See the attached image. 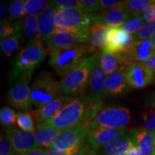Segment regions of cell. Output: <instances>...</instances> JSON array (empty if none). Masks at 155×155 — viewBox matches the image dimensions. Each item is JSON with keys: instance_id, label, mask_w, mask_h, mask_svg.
<instances>
[{"instance_id": "cell-16", "label": "cell", "mask_w": 155, "mask_h": 155, "mask_svg": "<svg viewBox=\"0 0 155 155\" xmlns=\"http://www.w3.org/2000/svg\"><path fill=\"white\" fill-rule=\"evenodd\" d=\"M75 97L62 96L53 101L41 108H36L32 112L33 118L38 124H42L53 119L58 115L63 108L72 101Z\"/></svg>"}, {"instance_id": "cell-25", "label": "cell", "mask_w": 155, "mask_h": 155, "mask_svg": "<svg viewBox=\"0 0 155 155\" xmlns=\"http://www.w3.org/2000/svg\"><path fill=\"white\" fill-rule=\"evenodd\" d=\"M61 133V131L50 127L46 124H42L38 125L34 134L39 144L48 148L53 146Z\"/></svg>"}, {"instance_id": "cell-10", "label": "cell", "mask_w": 155, "mask_h": 155, "mask_svg": "<svg viewBox=\"0 0 155 155\" xmlns=\"http://www.w3.org/2000/svg\"><path fill=\"white\" fill-rule=\"evenodd\" d=\"M32 75V74L28 75L17 79L9 89L7 96L9 103L15 108L21 111H28L32 106L30 86Z\"/></svg>"}, {"instance_id": "cell-43", "label": "cell", "mask_w": 155, "mask_h": 155, "mask_svg": "<svg viewBox=\"0 0 155 155\" xmlns=\"http://www.w3.org/2000/svg\"><path fill=\"white\" fill-rule=\"evenodd\" d=\"M46 155H67L65 152L58 150L57 148L54 147H50L45 148Z\"/></svg>"}, {"instance_id": "cell-14", "label": "cell", "mask_w": 155, "mask_h": 155, "mask_svg": "<svg viewBox=\"0 0 155 155\" xmlns=\"http://www.w3.org/2000/svg\"><path fill=\"white\" fill-rule=\"evenodd\" d=\"M134 41L132 35L127 33L121 28H110L107 43L101 51L108 53L128 52L132 47Z\"/></svg>"}, {"instance_id": "cell-1", "label": "cell", "mask_w": 155, "mask_h": 155, "mask_svg": "<svg viewBox=\"0 0 155 155\" xmlns=\"http://www.w3.org/2000/svg\"><path fill=\"white\" fill-rule=\"evenodd\" d=\"M90 109L91 98L88 96L75 97L55 118L45 124L61 131L82 124L89 126Z\"/></svg>"}, {"instance_id": "cell-47", "label": "cell", "mask_w": 155, "mask_h": 155, "mask_svg": "<svg viewBox=\"0 0 155 155\" xmlns=\"http://www.w3.org/2000/svg\"><path fill=\"white\" fill-rule=\"evenodd\" d=\"M127 154V155H141L140 150H139V149L137 147V145L132 147V148L129 151V152H128Z\"/></svg>"}, {"instance_id": "cell-27", "label": "cell", "mask_w": 155, "mask_h": 155, "mask_svg": "<svg viewBox=\"0 0 155 155\" xmlns=\"http://www.w3.org/2000/svg\"><path fill=\"white\" fill-rule=\"evenodd\" d=\"M39 15L27 16L23 21L24 35L30 42L38 40L39 34Z\"/></svg>"}, {"instance_id": "cell-28", "label": "cell", "mask_w": 155, "mask_h": 155, "mask_svg": "<svg viewBox=\"0 0 155 155\" xmlns=\"http://www.w3.org/2000/svg\"><path fill=\"white\" fill-rule=\"evenodd\" d=\"M154 0H129V1H121V7L125 10L130 12L131 15L139 16L142 12L154 5Z\"/></svg>"}, {"instance_id": "cell-39", "label": "cell", "mask_w": 155, "mask_h": 155, "mask_svg": "<svg viewBox=\"0 0 155 155\" xmlns=\"http://www.w3.org/2000/svg\"><path fill=\"white\" fill-rule=\"evenodd\" d=\"M143 130L150 131H155V111H150L149 114H147L144 117Z\"/></svg>"}, {"instance_id": "cell-36", "label": "cell", "mask_w": 155, "mask_h": 155, "mask_svg": "<svg viewBox=\"0 0 155 155\" xmlns=\"http://www.w3.org/2000/svg\"><path fill=\"white\" fill-rule=\"evenodd\" d=\"M50 4L58 10L71 9H81L80 2L77 0H53Z\"/></svg>"}, {"instance_id": "cell-9", "label": "cell", "mask_w": 155, "mask_h": 155, "mask_svg": "<svg viewBox=\"0 0 155 155\" xmlns=\"http://www.w3.org/2000/svg\"><path fill=\"white\" fill-rule=\"evenodd\" d=\"M123 71L128 86L132 88H146L155 79V73L144 63H127Z\"/></svg>"}, {"instance_id": "cell-32", "label": "cell", "mask_w": 155, "mask_h": 155, "mask_svg": "<svg viewBox=\"0 0 155 155\" xmlns=\"http://www.w3.org/2000/svg\"><path fill=\"white\" fill-rule=\"evenodd\" d=\"M0 121L5 127H11L17 122V114L12 108L3 106L0 110Z\"/></svg>"}, {"instance_id": "cell-46", "label": "cell", "mask_w": 155, "mask_h": 155, "mask_svg": "<svg viewBox=\"0 0 155 155\" xmlns=\"http://www.w3.org/2000/svg\"><path fill=\"white\" fill-rule=\"evenodd\" d=\"M144 63L147 65V67L150 68L153 72L155 73V55L153 56V57L151 58L150 59H149L148 61L145 62Z\"/></svg>"}, {"instance_id": "cell-45", "label": "cell", "mask_w": 155, "mask_h": 155, "mask_svg": "<svg viewBox=\"0 0 155 155\" xmlns=\"http://www.w3.org/2000/svg\"><path fill=\"white\" fill-rule=\"evenodd\" d=\"M22 155H46V150L45 148H42V147H39V148L35 149L33 150H31L30 152L25 153Z\"/></svg>"}, {"instance_id": "cell-50", "label": "cell", "mask_w": 155, "mask_h": 155, "mask_svg": "<svg viewBox=\"0 0 155 155\" xmlns=\"http://www.w3.org/2000/svg\"><path fill=\"white\" fill-rule=\"evenodd\" d=\"M87 155H99V154H96V153H95L94 152H89V151H87Z\"/></svg>"}, {"instance_id": "cell-18", "label": "cell", "mask_w": 155, "mask_h": 155, "mask_svg": "<svg viewBox=\"0 0 155 155\" xmlns=\"http://www.w3.org/2000/svg\"><path fill=\"white\" fill-rule=\"evenodd\" d=\"M94 15L95 22L101 23L113 28H120L132 17L130 12L119 7L102 11Z\"/></svg>"}, {"instance_id": "cell-31", "label": "cell", "mask_w": 155, "mask_h": 155, "mask_svg": "<svg viewBox=\"0 0 155 155\" xmlns=\"http://www.w3.org/2000/svg\"><path fill=\"white\" fill-rule=\"evenodd\" d=\"M50 2L46 0H26L23 11V16L38 15L47 7Z\"/></svg>"}, {"instance_id": "cell-37", "label": "cell", "mask_w": 155, "mask_h": 155, "mask_svg": "<svg viewBox=\"0 0 155 155\" xmlns=\"http://www.w3.org/2000/svg\"><path fill=\"white\" fill-rule=\"evenodd\" d=\"M79 2L81 5V9L89 14L101 10L99 0H81Z\"/></svg>"}, {"instance_id": "cell-41", "label": "cell", "mask_w": 155, "mask_h": 155, "mask_svg": "<svg viewBox=\"0 0 155 155\" xmlns=\"http://www.w3.org/2000/svg\"><path fill=\"white\" fill-rule=\"evenodd\" d=\"M139 16H141L147 22L155 21V3L142 12Z\"/></svg>"}, {"instance_id": "cell-52", "label": "cell", "mask_w": 155, "mask_h": 155, "mask_svg": "<svg viewBox=\"0 0 155 155\" xmlns=\"http://www.w3.org/2000/svg\"><path fill=\"white\" fill-rule=\"evenodd\" d=\"M120 155H127V154H120Z\"/></svg>"}, {"instance_id": "cell-29", "label": "cell", "mask_w": 155, "mask_h": 155, "mask_svg": "<svg viewBox=\"0 0 155 155\" xmlns=\"http://www.w3.org/2000/svg\"><path fill=\"white\" fill-rule=\"evenodd\" d=\"M24 28L23 22L21 20L12 22L8 20L5 23L0 24V39L1 40L4 38L15 35L21 33Z\"/></svg>"}, {"instance_id": "cell-19", "label": "cell", "mask_w": 155, "mask_h": 155, "mask_svg": "<svg viewBox=\"0 0 155 155\" xmlns=\"http://www.w3.org/2000/svg\"><path fill=\"white\" fill-rule=\"evenodd\" d=\"M107 75L104 73L100 65L99 59L97 53V59L91 74L88 85V97L92 100L102 101L104 97V89Z\"/></svg>"}, {"instance_id": "cell-17", "label": "cell", "mask_w": 155, "mask_h": 155, "mask_svg": "<svg viewBox=\"0 0 155 155\" xmlns=\"http://www.w3.org/2000/svg\"><path fill=\"white\" fill-rule=\"evenodd\" d=\"M124 66L114 73L107 75L104 84V97L116 98L123 96L129 91L130 87L128 86L125 80L123 71Z\"/></svg>"}, {"instance_id": "cell-2", "label": "cell", "mask_w": 155, "mask_h": 155, "mask_svg": "<svg viewBox=\"0 0 155 155\" xmlns=\"http://www.w3.org/2000/svg\"><path fill=\"white\" fill-rule=\"evenodd\" d=\"M95 48L86 44H76L69 48L50 51L49 64L63 78L81 65Z\"/></svg>"}, {"instance_id": "cell-49", "label": "cell", "mask_w": 155, "mask_h": 155, "mask_svg": "<svg viewBox=\"0 0 155 155\" xmlns=\"http://www.w3.org/2000/svg\"><path fill=\"white\" fill-rule=\"evenodd\" d=\"M150 39L151 41H152L153 45H154V47L155 48V35H153L152 38H150Z\"/></svg>"}, {"instance_id": "cell-38", "label": "cell", "mask_w": 155, "mask_h": 155, "mask_svg": "<svg viewBox=\"0 0 155 155\" xmlns=\"http://www.w3.org/2000/svg\"><path fill=\"white\" fill-rule=\"evenodd\" d=\"M0 155H17L6 134L0 137Z\"/></svg>"}, {"instance_id": "cell-44", "label": "cell", "mask_w": 155, "mask_h": 155, "mask_svg": "<svg viewBox=\"0 0 155 155\" xmlns=\"http://www.w3.org/2000/svg\"><path fill=\"white\" fill-rule=\"evenodd\" d=\"M146 102L147 106L155 110V91L151 93L147 96Z\"/></svg>"}, {"instance_id": "cell-15", "label": "cell", "mask_w": 155, "mask_h": 155, "mask_svg": "<svg viewBox=\"0 0 155 155\" xmlns=\"http://www.w3.org/2000/svg\"><path fill=\"white\" fill-rule=\"evenodd\" d=\"M58 9L53 7L50 2L43 11L39 14V34L38 40L42 45L49 38L58 32L55 19Z\"/></svg>"}, {"instance_id": "cell-35", "label": "cell", "mask_w": 155, "mask_h": 155, "mask_svg": "<svg viewBox=\"0 0 155 155\" xmlns=\"http://www.w3.org/2000/svg\"><path fill=\"white\" fill-rule=\"evenodd\" d=\"M25 2V0H15L12 2L9 7V20L14 22L23 17Z\"/></svg>"}, {"instance_id": "cell-48", "label": "cell", "mask_w": 155, "mask_h": 155, "mask_svg": "<svg viewBox=\"0 0 155 155\" xmlns=\"http://www.w3.org/2000/svg\"><path fill=\"white\" fill-rule=\"evenodd\" d=\"M73 155H87V151L84 148H82L79 152Z\"/></svg>"}, {"instance_id": "cell-8", "label": "cell", "mask_w": 155, "mask_h": 155, "mask_svg": "<svg viewBox=\"0 0 155 155\" xmlns=\"http://www.w3.org/2000/svg\"><path fill=\"white\" fill-rule=\"evenodd\" d=\"M89 131L86 124L77 126L62 131L53 147L65 152L67 155H73L83 148V144Z\"/></svg>"}, {"instance_id": "cell-13", "label": "cell", "mask_w": 155, "mask_h": 155, "mask_svg": "<svg viewBox=\"0 0 155 155\" xmlns=\"http://www.w3.org/2000/svg\"><path fill=\"white\" fill-rule=\"evenodd\" d=\"M5 134L17 155H22L41 147L36 140L34 133L15 129L7 131Z\"/></svg>"}, {"instance_id": "cell-5", "label": "cell", "mask_w": 155, "mask_h": 155, "mask_svg": "<svg viewBox=\"0 0 155 155\" xmlns=\"http://www.w3.org/2000/svg\"><path fill=\"white\" fill-rule=\"evenodd\" d=\"M97 59V53L89 56L61 81L63 94L68 96L81 94L88 87L91 74Z\"/></svg>"}, {"instance_id": "cell-22", "label": "cell", "mask_w": 155, "mask_h": 155, "mask_svg": "<svg viewBox=\"0 0 155 155\" xmlns=\"http://www.w3.org/2000/svg\"><path fill=\"white\" fill-rule=\"evenodd\" d=\"M110 28L101 23L94 22L88 29V43L92 47L103 49L107 43Z\"/></svg>"}, {"instance_id": "cell-4", "label": "cell", "mask_w": 155, "mask_h": 155, "mask_svg": "<svg viewBox=\"0 0 155 155\" xmlns=\"http://www.w3.org/2000/svg\"><path fill=\"white\" fill-rule=\"evenodd\" d=\"M61 82L47 71L38 73L31 86V101L36 108H41L63 96Z\"/></svg>"}, {"instance_id": "cell-3", "label": "cell", "mask_w": 155, "mask_h": 155, "mask_svg": "<svg viewBox=\"0 0 155 155\" xmlns=\"http://www.w3.org/2000/svg\"><path fill=\"white\" fill-rule=\"evenodd\" d=\"M45 50L38 40L29 42L15 55L9 74V82L14 83L17 79L30 75L41 65L46 58Z\"/></svg>"}, {"instance_id": "cell-24", "label": "cell", "mask_w": 155, "mask_h": 155, "mask_svg": "<svg viewBox=\"0 0 155 155\" xmlns=\"http://www.w3.org/2000/svg\"><path fill=\"white\" fill-rule=\"evenodd\" d=\"M131 137L140 150L141 155H155V144L153 131L140 130L131 133Z\"/></svg>"}, {"instance_id": "cell-21", "label": "cell", "mask_w": 155, "mask_h": 155, "mask_svg": "<svg viewBox=\"0 0 155 155\" xmlns=\"http://www.w3.org/2000/svg\"><path fill=\"white\" fill-rule=\"evenodd\" d=\"M100 65L106 75H110L123 67L127 63L124 53H108L101 51L98 53Z\"/></svg>"}, {"instance_id": "cell-40", "label": "cell", "mask_w": 155, "mask_h": 155, "mask_svg": "<svg viewBox=\"0 0 155 155\" xmlns=\"http://www.w3.org/2000/svg\"><path fill=\"white\" fill-rule=\"evenodd\" d=\"M101 10H109V9L118 8L121 7V1L117 0H99Z\"/></svg>"}, {"instance_id": "cell-34", "label": "cell", "mask_w": 155, "mask_h": 155, "mask_svg": "<svg viewBox=\"0 0 155 155\" xmlns=\"http://www.w3.org/2000/svg\"><path fill=\"white\" fill-rule=\"evenodd\" d=\"M145 24V20L141 16H135L130 20L126 22L123 26L121 27L122 30L128 34L134 35Z\"/></svg>"}, {"instance_id": "cell-42", "label": "cell", "mask_w": 155, "mask_h": 155, "mask_svg": "<svg viewBox=\"0 0 155 155\" xmlns=\"http://www.w3.org/2000/svg\"><path fill=\"white\" fill-rule=\"evenodd\" d=\"M9 7L5 1L0 2V22L5 23L9 20L8 18Z\"/></svg>"}, {"instance_id": "cell-23", "label": "cell", "mask_w": 155, "mask_h": 155, "mask_svg": "<svg viewBox=\"0 0 155 155\" xmlns=\"http://www.w3.org/2000/svg\"><path fill=\"white\" fill-rule=\"evenodd\" d=\"M134 146H136V143L132 137L123 136L103 147L100 150L101 154V155L125 154Z\"/></svg>"}, {"instance_id": "cell-33", "label": "cell", "mask_w": 155, "mask_h": 155, "mask_svg": "<svg viewBox=\"0 0 155 155\" xmlns=\"http://www.w3.org/2000/svg\"><path fill=\"white\" fill-rule=\"evenodd\" d=\"M155 35V21L146 22L143 27L135 34L132 35L134 40H144Z\"/></svg>"}, {"instance_id": "cell-12", "label": "cell", "mask_w": 155, "mask_h": 155, "mask_svg": "<svg viewBox=\"0 0 155 155\" xmlns=\"http://www.w3.org/2000/svg\"><path fill=\"white\" fill-rule=\"evenodd\" d=\"M126 128L119 129L103 127L89 128L86 139L94 151L101 150L103 147L124 136Z\"/></svg>"}, {"instance_id": "cell-20", "label": "cell", "mask_w": 155, "mask_h": 155, "mask_svg": "<svg viewBox=\"0 0 155 155\" xmlns=\"http://www.w3.org/2000/svg\"><path fill=\"white\" fill-rule=\"evenodd\" d=\"M128 63H145L155 55V48L150 39L135 40L132 47L128 52H124Z\"/></svg>"}, {"instance_id": "cell-7", "label": "cell", "mask_w": 155, "mask_h": 155, "mask_svg": "<svg viewBox=\"0 0 155 155\" xmlns=\"http://www.w3.org/2000/svg\"><path fill=\"white\" fill-rule=\"evenodd\" d=\"M131 121L130 111L127 108L120 106H108L102 108L89 128L103 127L119 129L125 128Z\"/></svg>"}, {"instance_id": "cell-51", "label": "cell", "mask_w": 155, "mask_h": 155, "mask_svg": "<svg viewBox=\"0 0 155 155\" xmlns=\"http://www.w3.org/2000/svg\"><path fill=\"white\" fill-rule=\"evenodd\" d=\"M153 135H154V143H155V131H153Z\"/></svg>"}, {"instance_id": "cell-26", "label": "cell", "mask_w": 155, "mask_h": 155, "mask_svg": "<svg viewBox=\"0 0 155 155\" xmlns=\"http://www.w3.org/2000/svg\"><path fill=\"white\" fill-rule=\"evenodd\" d=\"M23 41V35L19 33L8 38H4L0 42L2 53L6 56L9 57L19 49L20 45Z\"/></svg>"}, {"instance_id": "cell-6", "label": "cell", "mask_w": 155, "mask_h": 155, "mask_svg": "<svg viewBox=\"0 0 155 155\" xmlns=\"http://www.w3.org/2000/svg\"><path fill=\"white\" fill-rule=\"evenodd\" d=\"M55 22L57 32H77L88 30L95 22L94 14H89L82 9L58 10Z\"/></svg>"}, {"instance_id": "cell-30", "label": "cell", "mask_w": 155, "mask_h": 155, "mask_svg": "<svg viewBox=\"0 0 155 155\" xmlns=\"http://www.w3.org/2000/svg\"><path fill=\"white\" fill-rule=\"evenodd\" d=\"M17 124L22 131L34 133L36 130L33 116L30 112H18L17 114Z\"/></svg>"}, {"instance_id": "cell-11", "label": "cell", "mask_w": 155, "mask_h": 155, "mask_svg": "<svg viewBox=\"0 0 155 155\" xmlns=\"http://www.w3.org/2000/svg\"><path fill=\"white\" fill-rule=\"evenodd\" d=\"M88 29L77 32H56L48 39L45 45L51 51L69 48L76 44L88 43Z\"/></svg>"}]
</instances>
